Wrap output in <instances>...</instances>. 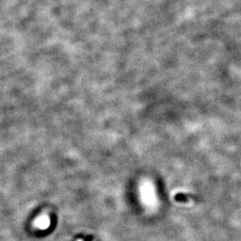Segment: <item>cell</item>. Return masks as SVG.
<instances>
[{"instance_id":"1","label":"cell","mask_w":241,"mask_h":241,"mask_svg":"<svg viewBox=\"0 0 241 241\" xmlns=\"http://www.w3.org/2000/svg\"><path fill=\"white\" fill-rule=\"evenodd\" d=\"M36 224H37V226H38L39 228L44 229V228H48V226L49 225V219H48L47 217H45V216H42L41 218H39V219L37 220Z\"/></svg>"}]
</instances>
